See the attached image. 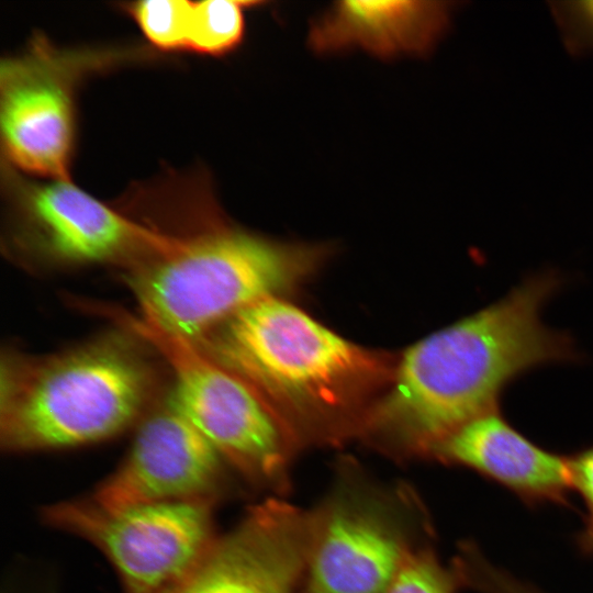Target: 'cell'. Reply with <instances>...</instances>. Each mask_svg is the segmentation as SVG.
I'll use <instances>...</instances> for the list:
<instances>
[{"mask_svg":"<svg viewBox=\"0 0 593 593\" xmlns=\"http://www.w3.org/2000/svg\"><path fill=\"white\" fill-rule=\"evenodd\" d=\"M454 577L428 552H406L384 593H455Z\"/></svg>","mask_w":593,"mask_h":593,"instance_id":"obj_16","label":"cell"},{"mask_svg":"<svg viewBox=\"0 0 593 593\" xmlns=\"http://www.w3.org/2000/svg\"><path fill=\"white\" fill-rule=\"evenodd\" d=\"M254 3L232 0L193 2L187 51L222 56L236 49L245 35L244 10Z\"/></svg>","mask_w":593,"mask_h":593,"instance_id":"obj_14","label":"cell"},{"mask_svg":"<svg viewBox=\"0 0 593 593\" xmlns=\"http://www.w3.org/2000/svg\"><path fill=\"white\" fill-rule=\"evenodd\" d=\"M90 60L44 38L1 63L0 119L9 163L30 175L69 180L75 143V88Z\"/></svg>","mask_w":593,"mask_h":593,"instance_id":"obj_8","label":"cell"},{"mask_svg":"<svg viewBox=\"0 0 593 593\" xmlns=\"http://www.w3.org/2000/svg\"><path fill=\"white\" fill-rule=\"evenodd\" d=\"M569 468L571 489L581 495L588 511L580 545L585 551L593 552V447L569 458Z\"/></svg>","mask_w":593,"mask_h":593,"instance_id":"obj_18","label":"cell"},{"mask_svg":"<svg viewBox=\"0 0 593 593\" xmlns=\"http://www.w3.org/2000/svg\"><path fill=\"white\" fill-rule=\"evenodd\" d=\"M188 0H144L130 2L125 11L145 38L163 52L187 49L192 12Z\"/></svg>","mask_w":593,"mask_h":593,"instance_id":"obj_15","label":"cell"},{"mask_svg":"<svg viewBox=\"0 0 593 593\" xmlns=\"http://www.w3.org/2000/svg\"><path fill=\"white\" fill-rule=\"evenodd\" d=\"M434 452L504 485L529 503H564L572 490L569 458L535 445L495 410L461 426Z\"/></svg>","mask_w":593,"mask_h":593,"instance_id":"obj_12","label":"cell"},{"mask_svg":"<svg viewBox=\"0 0 593 593\" xmlns=\"http://www.w3.org/2000/svg\"><path fill=\"white\" fill-rule=\"evenodd\" d=\"M447 1H339L311 26L316 53L351 47L379 57L429 53L446 34L454 8Z\"/></svg>","mask_w":593,"mask_h":593,"instance_id":"obj_13","label":"cell"},{"mask_svg":"<svg viewBox=\"0 0 593 593\" xmlns=\"http://www.w3.org/2000/svg\"><path fill=\"white\" fill-rule=\"evenodd\" d=\"M221 460L168 392L143 417L123 462L97 486L90 502L116 511L205 499L217 480Z\"/></svg>","mask_w":593,"mask_h":593,"instance_id":"obj_9","label":"cell"},{"mask_svg":"<svg viewBox=\"0 0 593 593\" xmlns=\"http://www.w3.org/2000/svg\"><path fill=\"white\" fill-rule=\"evenodd\" d=\"M11 184L21 238L54 261L111 264L127 271L177 244L176 234L136 222L69 180Z\"/></svg>","mask_w":593,"mask_h":593,"instance_id":"obj_7","label":"cell"},{"mask_svg":"<svg viewBox=\"0 0 593 593\" xmlns=\"http://www.w3.org/2000/svg\"><path fill=\"white\" fill-rule=\"evenodd\" d=\"M102 314L165 360L174 378L169 391L174 401L222 459L248 474L271 477L278 471L283 458L280 430L244 380L198 343L167 332L138 313L103 307Z\"/></svg>","mask_w":593,"mask_h":593,"instance_id":"obj_5","label":"cell"},{"mask_svg":"<svg viewBox=\"0 0 593 593\" xmlns=\"http://www.w3.org/2000/svg\"><path fill=\"white\" fill-rule=\"evenodd\" d=\"M314 526L291 505L266 501L214 540L176 593H303Z\"/></svg>","mask_w":593,"mask_h":593,"instance_id":"obj_10","label":"cell"},{"mask_svg":"<svg viewBox=\"0 0 593 593\" xmlns=\"http://www.w3.org/2000/svg\"><path fill=\"white\" fill-rule=\"evenodd\" d=\"M45 517L96 545L115 567L126 593H163L180 585L214 542L206 499L116 511L69 501L47 508Z\"/></svg>","mask_w":593,"mask_h":593,"instance_id":"obj_6","label":"cell"},{"mask_svg":"<svg viewBox=\"0 0 593 593\" xmlns=\"http://www.w3.org/2000/svg\"><path fill=\"white\" fill-rule=\"evenodd\" d=\"M406 552L377 508L340 499L315 519L303 593H384Z\"/></svg>","mask_w":593,"mask_h":593,"instance_id":"obj_11","label":"cell"},{"mask_svg":"<svg viewBox=\"0 0 593 593\" xmlns=\"http://www.w3.org/2000/svg\"><path fill=\"white\" fill-rule=\"evenodd\" d=\"M560 284L553 272L536 275L411 346L372 413V426L434 451L461 426L495 410L503 389L522 373L573 359L571 339L540 316Z\"/></svg>","mask_w":593,"mask_h":593,"instance_id":"obj_1","label":"cell"},{"mask_svg":"<svg viewBox=\"0 0 593 593\" xmlns=\"http://www.w3.org/2000/svg\"><path fill=\"white\" fill-rule=\"evenodd\" d=\"M551 12L572 53H593V0L555 1Z\"/></svg>","mask_w":593,"mask_h":593,"instance_id":"obj_17","label":"cell"},{"mask_svg":"<svg viewBox=\"0 0 593 593\" xmlns=\"http://www.w3.org/2000/svg\"><path fill=\"white\" fill-rule=\"evenodd\" d=\"M523 593H542V592L537 590L536 588H529L525 590Z\"/></svg>","mask_w":593,"mask_h":593,"instance_id":"obj_19","label":"cell"},{"mask_svg":"<svg viewBox=\"0 0 593 593\" xmlns=\"http://www.w3.org/2000/svg\"><path fill=\"white\" fill-rule=\"evenodd\" d=\"M154 371L126 337L44 357L2 360L0 441L8 451L64 449L111 438L150 410Z\"/></svg>","mask_w":593,"mask_h":593,"instance_id":"obj_2","label":"cell"},{"mask_svg":"<svg viewBox=\"0 0 593 593\" xmlns=\"http://www.w3.org/2000/svg\"><path fill=\"white\" fill-rule=\"evenodd\" d=\"M320 247L272 240L221 221L179 235L174 249L125 273L138 314L199 343L246 306L290 289L316 265Z\"/></svg>","mask_w":593,"mask_h":593,"instance_id":"obj_3","label":"cell"},{"mask_svg":"<svg viewBox=\"0 0 593 593\" xmlns=\"http://www.w3.org/2000/svg\"><path fill=\"white\" fill-rule=\"evenodd\" d=\"M177 588H178V586L172 588V589H169V590H167V591H165V592H163V593H176Z\"/></svg>","mask_w":593,"mask_h":593,"instance_id":"obj_20","label":"cell"},{"mask_svg":"<svg viewBox=\"0 0 593 593\" xmlns=\"http://www.w3.org/2000/svg\"><path fill=\"white\" fill-rule=\"evenodd\" d=\"M257 395L306 418L351 410L384 361L277 296L240 310L198 343Z\"/></svg>","mask_w":593,"mask_h":593,"instance_id":"obj_4","label":"cell"}]
</instances>
